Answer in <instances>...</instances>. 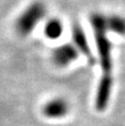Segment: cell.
Returning <instances> with one entry per match:
<instances>
[{"mask_svg":"<svg viewBox=\"0 0 125 126\" xmlns=\"http://www.w3.org/2000/svg\"><path fill=\"white\" fill-rule=\"evenodd\" d=\"M113 78L112 74H102L95 97V106L97 111H104L109 104L112 93Z\"/></svg>","mask_w":125,"mask_h":126,"instance_id":"cell-3","label":"cell"},{"mask_svg":"<svg viewBox=\"0 0 125 126\" xmlns=\"http://www.w3.org/2000/svg\"><path fill=\"white\" fill-rule=\"evenodd\" d=\"M90 22L94 30L96 49L103 74H112V44L108 38L106 18L101 13H93Z\"/></svg>","mask_w":125,"mask_h":126,"instance_id":"cell-1","label":"cell"},{"mask_svg":"<svg viewBox=\"0 0 125 126\" xmlns=\"http://www.w3.org/2000/svg\"><path fill=\"white\" fill-rule=\"evenodd\" d=\"M79 51L72 44H63L54 49L52 53V60L58 66H65L78 59Z\"/></svg>","mask_w":125,"mask_h":126,"instance_id":"cell-4","label":"cell"},{"mask_svg":"<svg viewBox=\"0 0 125 126\" xmlns=\"http://www.w3.org/2000/svg\"><path fill=\"white\" fill-rule=\"evenodd\" d=\"M62 31H63V26L62 22L58 19H51L44 26V34L49 39H58L61 37Z\"/></svg>","mask_w":125,"mask_h":126,"instance_id":"cell-8","label":"cell"},{"mask_svg":"<svg viewBox=\"0 0 125 126\" xmlns=\"http://www.w3.org/2000/svg\"><path fill=\"white\" fill-rule=\"evenodd\" d=\"M69 112V104L62 98H53L43 107V114L50 118L63 117Z\"/></svg>","mask_w":125,"mask_h":126,"instance_id":"cell-6","label":"cell"},{"mask_svg":"<svg viewBox=\"0 0 125 126\" xmlns=\"http://www.w3.org/2000/svg\"><path fill=\"white\" fill-rule=\"evenodd\" d=\"M106 27L108 30L116 33L119 35H125V18L121 16H111L106 18Z\"/></svg>","mask_w":125,"mask_h":126,"instance_id":"cell-7","label":"cell"},{"mask_svg":"<svg viewBox=\"0 0 125 126\" xmlns=\"http://www.w3.org/2000/svg\"><path fill=\"white\" fill-rule=\"evenodd\" d=\"M72 40H73V43H74V47L77 48V50L79 52H81L82 54H84V57H86L88 61L91 64H94L95 60H94V57L92 55V52H91L88 38H86L85 32L83 31V29L79 24H74L72 28Z\"/></svg>","mask_w":125,"mask_h":126,"instance_id":"cell-5","label":"cell"},{"mask_svg":"<svg viewBox=\"0 0 125 126\" xmlns=\"http://www.w3.org/2000/svg\"><path fill=\"white\" fill-rule=\"evenodd\" d=\"M46 16V6L42 2H33L31 3L18 18L16 29L18 33L22 37H27L35 28L38 22L43 19Z\"/></svg>","mask_w":125,"mask_h":126,"instance_id":"cell-2","label":"cell"}]
</instances>
